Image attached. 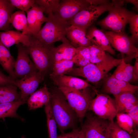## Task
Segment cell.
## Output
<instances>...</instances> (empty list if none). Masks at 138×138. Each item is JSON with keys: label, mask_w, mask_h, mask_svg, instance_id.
Listing matches in <instances>:
<instances>
[{"label": "cell", "mask_w": 138, "mask_h": 138, "mask_svg": "<svg viewBox=\"0 0 138 138\" xmlns=\"http://www.w3.org/2000/svg\"><path fill=\"white\" fill-rule=\"evenodd\" d=\"M50 102L57 126L61 132L63 133L66 130L74 128L78 118L62 93L60 91L50 93Z\"/></svg>", "instance_id": "1"}, {"label": "cell", "mask_w": 138, "mask_h": 138, "mask_svg": "<svg viewBox=\"0 0 138 138\" xmlns=\"http://www.w3.org/2000/svg\"><path fill=\"white\" fill-rule=\"evenodd\" d=\"M123 58H114L109 53L102 62L95 64L90 63L83 66L73 68L67 75L73 76H81L87 81L96 83L103 79L113 68L122 62Z\"/></svg>", "instance_id": "2"}, {"label": "cell", "mask_w": 138, "mask_h": 138, "mask_svg": "<svg viewBox=\"0 0 138 138\" xmlns=\"http://www.w3.org/2000/svg\"><path fill=\"white\" fill-rule=\"evenodd\" d=\"M47 17L45 25L32 37L47 44H53L58 41L62 43L69 42L66 36V32L71 25L67 21L59 18L53 13L49 14Z\"/></svg>", "instance_id": "3"}, {"label": "cell", "mask_w": 138, "mask_h": 138, "mask_svg": "<svg viewBox=\"0 0 138 138\" xmlns=\"http://www.w3.org/2000/svg\"><path fill=\"white\" fill-rule=\"evenodd\" d=\"M112 2L113 5L108 11V15L97 24L104 29L124 32L129 20L136 14L122 7L124 0H112Z\"/></svg>", "instance_id": "4"}, {"label": "cell", "mask_w": 138, "mask_h": 138, "mask_svg": "<svg viewBox=\"0 0 138 138\" xmlns=\"http://www.w3.org/2000/svg\"><path fill=\"white\" fill-rule=\"evenodd\" d=\"M30 44L26 47L37 70L44 74L52 66L54 62L53 44H47L34 38H30Z\"/></svg>", "instance_id": "5"}, {"label": "cell", "mask_w": 138, "mask_h": 138, "mask_svg": "<svg viewBox=\"0 0 138 138\" xmlns=\"http://www.w3.org/2000/svg\"><path fill=\"white\" fill-rule=\"evenodd\" d=\"M81 122L85 116L89 105L93 98L87 87L80 90L65 86H57Z\"/></svg>", "instance_id": "6"}, {"label": "cell", "mask_w": 138, "mask_h": 138, "mask_svg": "<svg viewBox=\"0 0 138 138\" xmlns=\"http://www.w3.org/2000/svg\"><path fill=\"white\" fill-rule=\"evenodd\" d=\"M95 98L90 102L87 111H90L97 117L112 122L118 113V109L115 99L108 94L99 93L95 89Z\"/></svg>", "instance_id": "7"}, {"label": "cell", "mask_w": 138, "mask_h": 138, "mask_svg": "<svg viewBox=\"0 0 138 138\" xmlns=\"http://www.w3.org/2000/svg\"><path fill=\"white\" fill-rule=\"evenodd\" d=\"M111 2L100 5H90L82 9L67 21L71 25L77 27L86 32L98 17L108 11L113 6Z\"/></svg>", "instance_id": "8"}, {"label": "cell", "mask_w": 138, "mask_h": 138, "mask_svg": "<svg viewBox=\"0 0 138 138\" xmlns=\"http://www.w3.org/2000/svg\"><path fill=\"white\" fill-rule=\"evenodd\" d=\"M103 30L112 48L122 55L125 54L128 57L135 58L138 49L131 37L128 36L125 31L117 32Z\"/></svg>", "instance_id": "9"}, {"label": "cell", "mask_w": 138, "mask_h": 138, "mask_svg": "<svg viewBox=\"0 0 138 138\" xmlns=\"http://www.w3.org/2000/svg\"><path fill=\"white\" fill-rule=\"evenodd\" d=\"M112 122L99 118L94 114H87L83 124L85 138H108Z\"/></svg>", "instance_id": "10"}, {"label": "cell", "mask_w": 138, "mask_h": 138, "mask_svg": "<svg viewBox=\"0 0 138 138\" xmlns=\"http://www.w3.org/2000/svg\"><path fill=\"white\" fill-rule=\"evenodd\" d=\"M44 79V74L38 71L15 80V85L20 90V100L26 102Z\"/></svg>", "instance_id": "11"}, {"label": "cell", "mask_w": 138, "mask_h": 138, "mask_svg": "<svg viewBox=\"0 0 138 138\" xmlns=\"http://www.w3.org/2000/svg\"><path fill=\"white\" fill-rule=\"evenodd\" d=\"M18 54L15 60L14 72L16 79L38 70L30 59L26 47L22 44L16 45Z\"/></svg>", "instance_id": "12"}, {"label": "cell", "mask_w": 138, "mask_h": 138, "mask_svg": "<svg viewBox=\"0 0 138 138\" xmlns=\"http://www.w3.org/2000/svg\"><path fill=\"white\" fill-rule=\"evenodd\" d=\"M90 5L87 0H60L58 7L53 14L60 19L67 21Z\"/></svg>", "instance_id": "13"}, {"label": "cell", "mask_w": 138, "mask_h": 138, "mask_svg": "<svg viewBox=\"0 0 138 138\" xmlns=\"http://www.w3.org/2000/svg\"><path fill=\"white\" fill-rule=\"evenodd\" d=\"M102 93L110 94L113 95L125 92L135 93L138 89V86L130 83L118 79L111 75H106L103 79Z\"/></svg>", "instance_id": "14"}, {"label": "cell", "mask_w": 138, "mask_h": 138, "mask_svg": "<svg viewBox=\"0 0 138 138\" xmlns=\"http://www.w3.org/2000/svg\"><path fill=\"white\" fill-rule=\"evenodd\" d=\"M86 34L93 44L101 48L111 54H115V51L111 47L103 30L91 26L86 30Z\"/></svg>", "instance_id": "15"}, {"label": "cell", "mask_w": 138, "mask_h": 138, "mask_svg": "<svg viewBox=\"0 0 138 138\" xmlns=\"http://www.w3.org/2000/svg\"><path fill=\"white\" fill-rule=\"evenodd\" d=\"M44 13V9L36 3L26 13L28 27L32 36L39 31L42 25L46 20Z\"/></svg>", "instance_id": "16"}, {"label": "cell", "mask_w": 138, "mask_h": 138, "mask_svg": "<svg viewBox=\"0 0 138 138\" xmlns=\"http://www.w3.org/2000/svg\"><path fill=\"white\" fill-rule=\"evenodd\" d=\"M30 37L18 31L10 30L0 32V41L8 49L20 43L25 47L29 46Z\"/></svg>", "instance_id": "17"}, {"label": "cell", "mask_w": 138, "mask_h": 138, "mask_svg": "<svg viewBox=\"0 0 138 138\" xmlns=\"http://www.w3.org/2000/svg\"><path fill=\"white\" fill-rule=\"evenodd\" d=\"M66 36L69 42L75 48L89 47L93 44L87 37L86 32L71 25L66 29Z\"/></svg>", "instance_id": "18"}, {"label": "cell", "mask_w": 138, "mask_h": 138, "mask_svg": "<svg viewBox=\"0 0 138 138\" xmlns=\"http://www.w3.org/2000/svg\"><path fill=\"white\" fill-rule=\"evenodd\" d=\"M50 77L57 86H65L80 90L88 87L93 88L86 81L75 76L64 75Z\"/></svg>", "instance_id": "19"}, {"label": "cell", "mask_w": 138, "mask_h": 138, "mask_svg": "<svg viewBox=\"0 0 138 138\" xmlns=\"http://www.w3.org/2000/svg\"><path fill=\"white\" fill-rule=\"evenodd\" d=\"M121 62L117 66L111 75L116 79L130 83L137 81L138 77L134 74L133 66L126 62L125 60L131 59L130 57H122Z\"/></svg>", "instance_id": "20"}, {"label": "cell", "mask_w": 138, "mask_h": 138, "mask_svg": "<svg viewBox=\"0 0 138 138\" xmlns=\"http://www.w3.org/2000/svg\"><path fill=\"white\" fill-rule=\"evenodd\" d=\"M50 93L46 85L32 94L27 100L29 109L34 110L45 106L50 101Z\"/></svg>", "instance_id": "21"}, {"label": "cell", "mask_w": 138, "mask_h": 138, "mask_svg": "<svg viewBox=\"0 0 138 138\" xmlns=\"http://www.w3.org/2000/svg\"><path fill=\"white\" fill-rule=\"evenodd\" d=\"M134 93L125 92L113 95L117 106L118 113H126L134 106L138 100Z\"/></svg>", "instance_id": "22"}, {"label": "cell", "mask_w": 138, "mask_h": 138, "mask_svg": "<svg viewBox=\"0 0 138 138\" xmlns=\"http://www.w3.org/2000/svg\"><path fill=\"white\" fill-rule=\"evenodd\" d=\"M15 9L9 0H0V31L11 30L9 19Z\"/></svg>", "instance_id": "23"}, {"label": "cell", "mask_w": 138, "mask_h": 138, "mask_svg": "<svg viewBox=\"0 0 138 138\" xmlns=\"http://www.w3.org/2000/svg\"><path fill=\"white\" fill-rule=\"evenodd\" d=\"M15 62L8 49L0 41V64L9 75L15 80L16 79L14 72Z\"/></svg>", "instance_id": "24"}, {"label": "cell", "mask_w": 138, "mask_h": 138, "mask_svg": "<svg viewBox=\"0 0 138 138\" xmlns=\"http://www.w3.org/2000/svg\"><path fill=\"white\" fill-rule=\"evenodd\" d=\"M9 22L13 27L21 31L22 34L30 37L32 36L29 29L24 12L20 10L13 13L10 18Z\"/></svg>", "instance_id": "25"}, {"label": "cell", "mask_w": 138, "mask_h": 138, "mask_svg": "<svg viewBox=\"0 0 138 138\" xmlns=\"http://www.w3.org/2000/svg\"><path fill=\"white\" fill-rule=\"evenodd\" d=\"M76 51V48L69 42L62 43L61 44L53 48L54 62L63 60H72Z\"/></svg>", "instance_id": "26"}, {"label": "cell", "mask_w": 138, "mask_h": 138, "mask_svg": "<svg viewBox=\"0 0 138 138\" xmlns=\"http://www.w3.org/2000/svg\"><path fill=\"white\" fill-rule=\"evenodd\" d=\"M25 103L21 100L0 103V119L11 117L24 121V119L17 113L16 111L21 105Z\"/></svg>", "instance_id": "27"}, {"label": "cell", "mask_w": 138, "mask_h": 138, "mask_svg": "<svg viewBox=\"0 0 138 138\" xmlns=\"http://www.w3.org/2000/svg\"><path fill=\"white\" fill-rule=\"evenodd\" d=\"M17 88L13 85L0 86V103L21 100L20 94L18 92Z\"/></svg>", "instance_id": "28"}, {"label": "cell", "mask_w": 138, "mask_h": 138, "mask_svg": "<svg viewBox=\"0 0 138 138\" xmlns=\"http://www.w3.org/2000/svg\"><path fill=\"white\" fill-rule=\"evenodd\" d=\"M74 64L71 60H63L54 62L50 77L67 74L73 68Z\"/></svg>", "instance_id": "29"}, {"label": "cell", "mask_w": 138, "mask_h": 138, "mask_svg": "<svg viewBox=\"0 0 138 138\" xmlns=\"http://www.w3.org/2000/svg\"><path fill=\"white\" fill-rule=\"evenodd\" d=\"M72 60L74 64L79 67L84 66L90 63L88 47H80L76 48L75 54Z\"/></svg>", "instance_id": "30"}, {"label": "cell", "mask_w": 138, "mask_h": 138, "mask_svg": "<svg viewBox=\"0 0 138 138\" xmlns=\"http://www.w3.org/2000/svg\"><path fill=\"white\" fill-rule=\"evenodd\" d=\"M44 110L47 117L49 138H57V125L52 113L50 101L45 106Z\"/></svg>", "instance_id": "31"}, {"label": "cell", "mask_w": 138, "mask_h": 138, "mask_svg": "<svg viewBox=\"0 0 138 138\" xmlns=\"http://www.w3.org/2000/svg\"><path fill=\"white\" fill-rule=\"evenodd\" d=\"M116 117L118 125L123 130L131 134L136 128L133 121L129 115L126 113H118Z\"/></svg>", "instance_id": "32"}, {"label": "cell", "mask_w": 138, "mask_h": 138, "mask_svg": "<svg viewBox=\"0 0 138 138\" xmlns=\"http://www.w3.org/2000/svg\"><path fill=\"white\" fill-rule=\"evenodd\" d=\"M88 48L90 52V63L95 64L100 62L107 56V52L95 45L93 44Z\"/></svg>", "instance_id": "33"}, {"label": "cell", "mask_w": 138, "mask_h": 138, "mask_svg": "<svg viewBox=\"0 0 138 138\" xmlns=\"http://www.w3.org/2000/svg\"><path fill=\"white\" fill-rule=\"evenodd\" d=\"M35 2L42 8L44 12L48 15L53 13L59 5L60 0H35Z\"/></svg>", "instance_id": "34"}, {"label": "cell", "mask_w": 138, "mask_h": 138, "mask_svg": "<svg viewBox=\"0 0 138 138\" xmlns=\"http://www.w3.org/2000/svg\"><path fill=\"white\" fill-rule=\"evenodd\" d=\"M108 138H133L131 134L120 128L116 122H112L110 126Z\"/></svg>", "instance_id": "35"}, {"label": "cell", "mask_w": 138, "mask_h": 138, "mask_svg": "<svg viewBox=\"0 0 138 138\" xmlns=\"http://www.w3.org/2000/svg\"><path fill=\"white\" fill-rule=\"evenodd\" d=\"M9 1L14 7L26 13L35 3L34 0H9Z\"/></svg>", "instance_id": "36"}, {"label": "cell", "mask_w": 138, "mask_h": 138, "mask_svg": "<svg viewBox=\"0 0 138 138\" xmlns=\"http://www.w3.org/2000/svg\"><path fill=\"white\" fill-rule=\"evenodd\" d=\"M128 23L130 26V30L131 34V36L135 44L138 40V15L135 14L132 17Z\"/></svg>", "instance_id": "37"}, {"label": "cell", "mask_w": 138, "mask_h": 138, "mask_svg": "<svg viewBox=\"0 0 138 138\" xmlns=\"http://www.w3.org/2000/svg\"><path fill=\"white\" fill-rule=\"evenodd\" d=\"M15 80L9 75H7L0 70V86L9 85H15Z\"/></svg>", "instance_id": "38"}, {"label": "cell", "mask_w": 138, "mask_h": 138, "mask_svg": "<svg viewBox=\"0 0 138 138\" xmlns=\"http://www.w3.org/2000/svg\"><path fill=\"white\" fill-rule=\"evenodd\" d=\"M126 113L132 120L135 127L137 128L138 125V105L134 106Z\"/></svg>", "instance_id": "39"}, {"label": "cell", "mask_w": 138, "mask_h": 138, "mask_svg": "<svg viewBox=\"0 0 138 138\" xmlns=\"http://www.w3.org/2000/svg\"><path fill=\"white\" fill-rule=\"evenodd\" d=\"M80 130L78 128L74 129L70 132L57 135V138H76Z\"/></svg>", "instance_id": "40"}, {"label": "cell", "mask_w": 138, "mask_h": 138, "mask_svg": "<svg viewBox=\"0 0 138 138\" xmlns=\"http://www.w3.org/2000/svg\"><path fill=\"white\" fill-rule=\"evenodd\" d=\"M90 5H100L109 3V1L106 0H87Z\"/></svg>", "instance_id": "41"}, {"label": "cell", "mask_w": 138, "mask_h": 138, "mask_svg": "<svg viewBox=\"0 0 138 138\" xmlns=\"http://www.w3.org/2000/svg\"><path fill=\"white\" fill-rule=\"evenodd\" d=\"M135 61L134 65L133 66L134 72L135 76L138 77V52L135 55Z\"/></svg>", "instance_id": "42"}, {"label": "cell", "mask_w": 138, "mask_h": 138, "mask_svg": "<svg viewBox=\"0 0 138 138\" xmlns=\"http://www.w3.org/2000/svg\"><path fill=\"white\" fill-rule=\"evenodd\" d=\"M76 138H85V130L83 125Z\"/></svg>", "instance_id": "43"}, {"label": "cell", "mask_w": 138, "mask_h": 138, "mask_svg": "<svg viewBox=\"0 0 138 138\" xmlns=\"http://www.w3.org/2000/svg\"><path fill=\"white\" fill-rule=\"evenodd\" d=\"M124 2L129 3L134 5L137 9H138V1L137 0H124Z\"/></svg>", "instance_id": "44"}, {"label": "cell", "mask_w": 138, "mask_h": 138, "mask_svg": "<svg viewBox=\"0 0 138 138\" xmlns=\"http://www.w3.org/2000/svg\"><path fill=\"white\" fill-rule=\"evenodd\" d=\"M21 138H25V136L24 135H22L21 136Z\"/></svg>", "instance_id": "45"}, {"label": "cell", "mask_w": 138, "mask_h": 138, "mask_svg": "<svg viewBox=\"0 0 138 138\" xmlns=\"http://www.w3.org/2000/svg\"><path fill=\"white\" fill-rule=\"evenodd\" d=\"M8 138H11L10 137H8Z\"/></svg>", "instance_id": "46"}]
</instances>
